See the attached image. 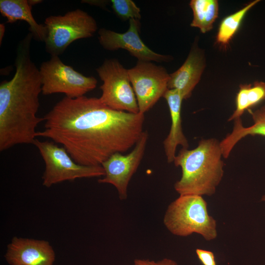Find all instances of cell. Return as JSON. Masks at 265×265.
Returning a JSON list of instances; mask_svg holds the SVG:
<instances>
[{
    "mask_svg": "<svg viewBox=\"0 0 265 265\" xmlns=\"http://www.w3.org/2000/svg\"><path fill=\"white\" fill-rule=\"evenodd\" d=\"M5 29V26L3 24H1L0 25V45H1L2 39L3 37V35L4 34Z\"/></svg>",
    "mask_w": 265,
    "mask_h": 265,
    "instance_id": "603a6c76",
    "label": "cell"
},
{
    "mask_svg": "<svg viewBox=\"0 0 265 265\" xmlns=\"http://www.w3.org/2000/svg\"><path fill=\"white\" fill-rule=\"evenodd\" d=\"M34 144L45 162L43 185L50 187L52 185L65 181L78 178L105 176L102 165L86 166L77 163L63 146L54 142L40 141L36 138Z\"/></svg>",
    "mask_w": 265,
    "mask_h": 265,
    "instance_id": "8992f818",
    "label": "cell"
},
{
    "mask_svg": "<svg viewBox=\"0 0 265 265\" xmlns=\"http://www.w3.org/2000/svg\"><path fill=\"white\" fill-rule=\"evenodd\" d=\"M261 200L263 202H265V194L262 196Z\"/></svg>",
    "mask_w": 265,
    "mask_h": 265,
    "instance_id": "d4e9b609",
    "label": "cell"
},
{
    "mask_svg": "<svg viewBox=\"0 0 265 265\" xmlns=\"http://www.w3.org/2000/svg\"><path fill=\"white\" fill-rule=\"evenodd\" d=\"M31 6L27 0H0V12L7 18V23H13L18 20H23L27 23L29 30L33 38L41 42H45L47 30L44 25L37 23L32 16Z\"/></svg>",
    "mask_w": 265,
    "mask_h": 265,
    "instance_id": "2e32d148",
    "label": "cell"
},
{
    "mask_svg": "<svg viewBox=\"0 0 265 265\" xmlns=\"http://www.w3.org/2000/svg\"><path fill=\"white\" fill-rule=\"evenodd\" d=\"M204 66L202 53L193 46L183 64L169 74L168 89L177 90L184 100L188 99L200 81Z\"/></svg>",
    "mask_w": 265,
    "mask_h": 265,
    "instance_id": "4fadbf2b",
    "label": "cell"
},
{
    "mask_svg": "<svg viewBox=\"0 0 265 265\" xmlns=\"http://www.w3.org/2000/svg\"><path fill=\"white\" fill-rule=\"evenodd\" d=\"M253 123L249 127L243 126L241 118L234 120L233 129L221 141L220 144L223 158L227 159L235 146L241 139L246 136H262L265 137V105L254 111H248Z\"/></svg>",
    "mask_w": 265,
    "mask_h": 265,
    "instance_id": "9a60e30c",
    "label": "cell"
},
{
    "mask_svg": "<svg viewBox=\"0 0 265 265\" xmlns=\"http://www.w3.org/2000/svg\"><path fill=\"white\" fill-rule=\"evenodd\" d=\"M195 252L203 265H216L214 255L212 252L200 248L196 249Z\"/></svg>",
    "mask_w": 265,
    "mask_h": 265,
    "instance_id": "44dd1931",
    "label": "cell"
},
{
    "mask_svg": "<svg viewBox=\"0 0 265 265\" xmlns=\"http://www.w3.org/2000/svg\"><path fill=\"white\" fill-rule=\"evenodd\" d=\"M265 101V83L255 81L253 84H241L235 100L236 108L228 121L241 118L246 110Z\"/></svg>",
    "mask_w": 265,
    "mask_h": 265,
    "instance_id": "e0dca14e",
    "label": "cell"
},
{
    "mask_svg": "<svg viewBox=\"0 0 265 265\" xmlns=\"http://www.w3.org/2000/svg\"><path fill=\"white\" fill-rule=\"evenodd\" d=\"M42 2L41 0H28V2L30 6H32L35 4H38Z\"/></svg>",
    "mask_w": 265,
    "mask_h": 265,
    "instance_id": "cb8c5ba5",
    "label": "cell"
},
{
    "mask_svg": "<svg viewBox=\"0 0 265 265\" xmlns=\"http://www.w3.org/2000/svg\"><path fill=\"white\" fill-rule=\"evenodd\" d=\"M5 258L10 265H53L55 253L47 241L15 237Z\"/></svg>",
    "mask_w": 265,
    "mask_h": 265,
    "instance_id": "7c38bea8",
    "label": "cell"
},
{
    "mask_svg": "<svg viewBox=\"0 0 265 265\" xmlns=\"http://www.w3.org/2000/svg\"><path fill=\"white\" fill-rule=\"evenodd\" d=\"M222 157L220 141L214 138L200 140L191 150L182 148L173 162L182 169L175 190L180 195H213L224 176Z\"/></svg>",
    "mask_w": 265,
    "mask_h": 265,
    "instance_id": "3957f363",
    "label": "cell"
},
{
    "mask_svg": "<svg viewBox=\"0 0 265 265\" xmlns=\"http://www.w3.org/2000/svg\"><path fill=\"white\" fill-rule=\"evenodd\" d=\"M163 97L166 100L170 111L171 124L169 132L163 141V147L167 161L174 162L178 146L188 149V140L182 129L181 107L184 100L180 93L176 89H168Z\"/></svg>",
    "mask_w": 265,
    "mask_h": 265,
    "instance_id": "5bb4252c",
    "label": "cell"
},
{
    "mask_svg": "<svg viewBox=\"0 0 265 265\" xmlns=\"http://www.w3.org/2000/svg\"><path fill=\"white\" fill-rule=\"evenodd\" d=\"M96 71L103 81L99 99L104 104L115 110L139 113L128 69L113 58L105 59Z\"/></svg>",
    "mask_w": 265,
    "mask_h": 265,
    "instance_id": "52a82bcc",
    "label": "cell"
},
{
    "mask_svg": "<svg viewBox=\"0 0 265 265\" xmlns=\"http://www.w3.org/2000/svg\"><path fill=\"white\" fill-rule=\"evenodd\" d=\"M134 265H178V264L173 260L165 258L157 262L149 260L135 259Z\"/></svg>",
    "mask_w": 265,
    "mask_h": 265,
    "instance_id": "7402d4cb",
    "label": "cell"
},
{
    "mask_svg": "<svg viewBox=\"0 0 265 265\" xmlns=\"http://www.w3.org/2000/svg\"><path fill=\"white\" fill-rule=\"evenodd\" d=\"M163 223L171 234L177 236L196 233L211 241L217 236L216 221L209 214L207 203L202 196L180 195L169 205Z\"/></svg>",
    "mask_w": 265,
    "mask_h": 265,
    "instance_id": "277c9868",
    "label": "cell"
},
{
    "mask_svg": "<svg viewBox=\"0 0 265 265\" xmlns=\"http://www.w3.org/2000/svg\"><path fill=\"white\" fill-rule=\"evenodd\" d=\"M44 129L36 136L49 138L66 150L78 163L101 165L115 153L136 144L144 114L115 110L99 98L65 97L44 116Z\"/></svg>",
    "mask_w": 265,
    "mask_h": 265,
    "instance_id": "6da1fadb",
    "label": "cell"
},
{
    "mask_svg": "<svg viewBox=\"0 0 265 265\" xmlns=\"http://www.w3.org/2000/svg\"><path fill=\"white\" fill-rule=\"evenodd\" d=\"M259 1V0L251 1L242 8L223 19L216 34V43L226 48L239 29L247 13Z\"/></svg>",
    "mask_w": 265,
    "mask_h": 265,
    "instance_id": "d6986e66",
    "label": "cell"
},
{
    "mask_svg": "<svg viewBox=\"0 0 265 265\" xmlns=\"http://www.w3.org/2000/svg\"><path fill=\"white\" fill-rule=\"evenodd\" d=\"M128 71L139 113L144 114L168 90L169 74L161 66L140 61Z\"/></svg>",
    "mask_w": 265,
    "mask_h": 265,
    "instance_id": "9c48e42d",
    "label": "cell"
},
{
    "mask_svg": "<svg viewBox=\"0 0 265 265\" xmlns=\"http://www.w3.org/2000/svg\"><path fill=\"white\" fill-rule=\"evenodd\" d=\"M42 81V93L47 95L63 93L70 98L80 97L93 90L97 80L87 77L63 63L58 56H51L43 62L39 69Z\"/></svg>",
    "mask_w": 265,
    "mask_h": 265,
    "instance_id": "ba28073f",
    "label": "cell"
},
{
    "mask_svg": "<svg viewBox=\"0 0 265 265\" xmlns=\"http://www.w3.org/2000/svg\"><path fill=\"white\" fill-rule=\"evenodd\" d=\"M129 21V28L124 33H118L105 28L99 30V42L104 49L110 51L120 49L126 50L140 61L160 63L171 60V56L157 53L144 43L139 36L140 20L131 19Z\"/></svg>",
    "mask_w": 265,
    "mask_h": 265,
    "instance_id": "8fae6325",
    "label": "cell"
},
{
    "mask_svg": "<svg viewBox=\"0 0 265 265\" xmlns=\"http://www.w3.org/2000/svg\"><path fill=\"white\" fill-rule=\"evenodd\" d=\"M32 35L28 33L19 43L11 80L0 84V151L18 144H33L36 128L44 120L37 113L42 92L39 69L32 61Z\"/></svg>",
    "mask_w": 265,
    "mask_h": 265,
    "instance_id": "7a4b0ae2",
    "label": "cell"
},
{
    "mask_svg": "<svg viewBox=\"0 0 265 265\" xmlns=\"http://www.w3.org/2000/svg\"><path fill=\"white\" fill-rule=\"evenodd\" d=\"M148 133L144 131L132 150L127 155L115 153L103 162L105 175L100 183L111 184L117 189L119 198L125 200L129 182L137 170L145 151Z\"/></svg>",
    "mask_w": 265,
    "mask_h": 265,
    "instance_id": "30bf717a",
    "label": "cell"
},
{
    "mask_svg": "<svg viewBox=\"0 0 265 265\" xmlns=\"http://www.w3.org/2000/svg\"><path fill=\"white\" fill-rule=\"evenodd\" d=\"M44 25L47 30L45 50L51 56H58L72 42L90 38L98 29L95 20L80 9L63 16H49L45 19Z\"/></svg>",
    "mask_w": 265,
    "mask_h": 265,
    "instance_id": "5b68a950",
    "label": "cell"
},
{
    "mask_svg": "<svg viewBox=\"0 0 265 265\" xmlns=\"http://www.w3.org/2000/svg\"><path fill=\"white\" fill-rule=\"evenodd\" d=\"M110 2L113 12L121 20H140V9L132 0H111Z\"/></svg>",
    "mask_w": 265,
    "mask_h": 265,
    "instance_id": "ffe728a7",
    "label": "cell"
},
{
    "mask_svg": "<svg viewBox=\"0 0 265 265\" xmlns=\"http://www.w3.org/2000/svg\"><path fill=\"white\" fill-rule=\"evenodd\" d=\"M189 6L193 18L191 26L198 28L205 33L212 28L218 14V2L216 0H191Z\"/></svg>",
    "mask_w": 265,
    "mask_h": 265,
    "instance_id": "ac0fdd59",
    "label": "cell"
}]
</instances>
